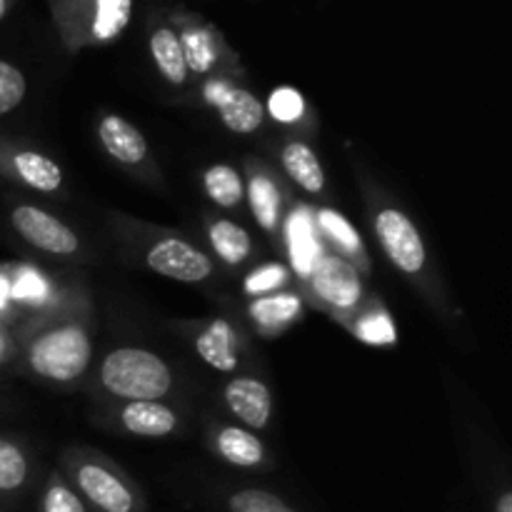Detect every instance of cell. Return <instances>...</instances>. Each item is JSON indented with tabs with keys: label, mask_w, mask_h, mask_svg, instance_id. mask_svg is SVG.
<instances>
[{
	"label": "cell",
	"mask_w": 512,
	"mask_h": 512,
	"mask_svg": "<svg viewBox=\"0 0 512 512\" xmlns=\"http://www.w3.org/2000/svg\"><path fill=\"white\" fill-rule=\"evenodd\" d=\"M150 55L168 83L183 85L188 80V65H185L183 48H180L178 33L173 28L160 25L150 33Z\"/></svg>",
	"instance_id": "cell-16"
},
{
	"label": "cell",
	"mask_w": 512,
	"mask_h": 512,
	"mask_svg": "<svg viewBox=\"0 0 512 512\" xmlns=\"http://www.w3.org/2000/svg\"><path fill=\"white\" fill-rule=\"evenodd\" d=\"M225 403L233 410L235 418L243 420L248 428L260 430L268 425L273 398L263 380L258 378H235L225 388Z\"/></svg>",
	"instance_id": "cell-10"
},
{
	"label": "cell",
	"mask_w": 512,
	"mask_h": 512,
	"mask_svg": "<svg viewBox=\"0 0 512 512\" xmlns=\"http://www.w3.org/2000/svg\"><path fill=\"white\" fill-rule=\"evenodd\" d=\"M125 430L140 438H165L178 425V415L160 400H133L123 408Z\"/></svg>",
	"instance_id": "cell-12"
},
{
	"label": "cell",
	"mask_w": 512,
	"mask_h": 512,
	"mask_svg": "<svg viewBox=\"0 0 512 512\" xmlns=\"http://www.w3.org/2000/svg\"><path fill=\"white\" fill-rule=\"evenodd\" d=\"M195 350L218 373H233L238 368V353H235V330L225 318L213 320L195 340Z\"/></svg>",
	"instance_id": "cell-13"
},
{
	"label": "cell",
	"mask_w": 512,
	"mask_h": 512,
	"mask_svg": "<svg viewBox=\"0 0 512 512\" xmlns=\"http://www.w3.org/2000/svg\"><path fill=\"white\" fill-rule=\"evenodd\" d=\"M248 198H250V210H253L260 228L275 230V225H278V218H280L278 185H275L270 178H265V175H258V178L250 180Z\"/></svg>",
	"instance_id": "cell-22"
},
{
	"label": "cell",
	"mask_w": 512,
	"mask_h": 512,
	"mask_svg": "<svg viewBox=\"0 0 512 512\" xmlns=\"http://www.w3.org/2000/svg\"><path fill=\"white\" fill-rule=\"evenodd\" d=\"M318 225H320V230H323V233L328 235L335 245H338V248L345 250V253H358V250L363 248L358 230H355L353 225L343 218V215L335 213V210H320Z\"/></svg>",
	"instance_id": "cell-26"
},
{
	"label": "cell",
	"mask_w": 512,
	"mask_h": 512,
	"mask_svg": "<svg viewBox=\"0 0 512 512\" xmlns=\"http://www.w3.org/2000/svg\"><path fill=\"white\" fill-rule=\"evenodd\" d=\"M310 278H313V290L318 293V298L330 303L333 308L350 310L360 303L363 283H360L353 265H348L345 260L320 258Z\"/></svg>",
	"instance_id": "cell-9"
},
{
	"label": "cell",
	"mask_w": 512,
	"mask_h": 512,
	"mask_svg": "<svg viewBox=\"0 0 512 512\" xmlns=\"http://www.w3.org/2000/svg\"><path fill=\"white\" fill-rule=\"evenodd\" d=\"M285 280H288V270H285L283 265L278 263L263 265V268H258L255 273L248 275V280H245V290H248L250 295H268L270 290L280 288Z\"/></svg>",
	"instance_id": "cell-31"
},
{
	"label": "cell",
	"mask_w": 512,
	"mask_h": 512,
	"mask_svg": "<svg viewBox=\"0 0 512 512\" xmlns=\"http://www.w3.org/2000/svg\"><path fill=\"white\" fill-rule=\"evenodd\" d=\"M75 485L85 503L93 505L98 512H135L138 508V500L128 483L98 463L80 465L75 470Z\"/></svg>",
	"instance_id": "cell-7"
},
{
	"label": "cell",
	"mask_w": 512,
	"mask_h": 512,
	"mask_svg": "<svg viewBox=\"0 0 512 512\" xmlns=\"http://www.w3.org/2000/svg\"><path fill=\"white\" fill-rule=\"evenodd\" d=\"M208 238L213 243L215 253L228 265L243 263L250 255V250H253L250 233L245 228H240L238 223H233V220H215L208 230Z\"/></svg>",
	"instance_id": "cell-19"
},
{
	"label": "cell",
	"mask_w": 512,
	"mask_h": 512,
	"mask_svg": "<svg viewBox=\"0 0 512 512\" xmlns=\"http://www.w3.org/2000/svg\"><path fill=\"white\" fill-rule=\"evenodd\" d=\"M40 512H88V508H85L83 498H80L75 490H70L68 485L55 480V483H50L48 490H45Z\"/></svg>",
	"instance_id": "cell-29"
},
{
	"label": "cell",
	"mask_w": 512,
	"mask_h": 512,
	"mask_svg": "<svg viewBox=\"0 0 512 512\" xmlns=\"http://www.w3.org/2000/svg\"><path fill=\"white\" fill-rule=\"evenodd\" d=\"M3 10H5V0H0V15H3Z\"/></svg>",
	"instance_id": "cell-36"
},
{
	"label": "cell",
	"mask_w": 512,
	"mask_h": 512,
	"mask_svg": "<svg viewBox=\"0 0 512 512\" xmlns=\"http://www.w3.org/2000/svg\"><path fill=\"white\" fill-rule=\"evenodd\" d=\"M148 265L158 275L180 280V283H200L213 273V263L208 255L178 238L158 240L148 250Z\"/></svg>",
	"instance_id": "cell-6"
},
{
	"label": "cell",
	"mask_w": 512,
	"mask_h": 512,
	"mask_svg": "<svg viewBox=\"0 0 512 512\" xmlns=\"http://www.w3.org/2000/svg\"><path fill=\"white\" fill-rule=\"evenodd\" d=\"M10 220H13V228L33 248L43 250V253L73 255L78 250V235L68 225L60 223L58 218L35 208V205H18L13 215H10Z\"/></svg>",
	"instance_id": "cell-5"
},
{
	"label": "cell",
	"mask_w": 512,
	"mask_h": 512,
	"mask_svg": "<svg viewBox=\"0 0 512 512\" xmlns=\"http://www.w3.org/2000/svg\"><path fill=\"white\" fill-rule=\"evenodd\" d=\"M355 333L363 343L370 345H390L395 343V325L390 323V318L385 313L378 315H365L358 325H355Z\"/></svg>",
	"instance_id": "cell-30"
},
{
	"label": "cell",
	"mask_w": 512,
	"mask_h": 512,
	"mask_svg": "<svg viewBox=\"0 0 512 512\" xmlns=\"http://www.w3.org/2000/svg\"><path fill=\"white\" fill-rule=\"evenodd\" d=\"M28 483V458L8 438H0V493L10 495Z\"/></svg>",
	"instance_id": "cell-24"
},
{
	"label": "cell",
	"mask_w": 512,
	"mask_h": 512,
	"mask_svg": "<svg viewBox=\"0 0 512 512\" xmlns=\"http://www.w3.org/2000/svg\"><path fill=\"white\" fill-rule=\"evenodd\" d=\"M283 168L288 173V178H293L305 193H323L325 188V170L320 165L318 155L313 153V148L305 143H288L283 148Z\"/></svg>",
	"instance_id": "cell-15"
},
{
	"label": "cell",
	"mask_w": 512,
	"mask_h": 512,
	"mask_svg": "<svg viewBox=\"0 0 512 512\" xmlns=\"http://www.w3.org/2000/svg\"><path fill=\"white\" fill-rule=\"evenodd\" d=\"M28 93V80L13 63L0 58V115L13 113Z\"/></svg>",
	"instance_id": "cell-27"
},
{
	"label": "cell",
	"mask_w": 512,
	"mask_h": 512,
	"mask_svg": "<svg viewBox=\"0 0 512 512\" xmlns=\"http://www.w3.org/2000/svg\"><path fill=\"white\" fill-rule=\"evenodd\" d=\"M268 110L278 123H295L303 118L305 100L295 88H278L270 95Z\"/></svg>",
	"instance_id": "cell-28"
},
{
	"label": "cell",
	"mask_w": 512,
	"mask_h": 512,
	"mask_svg": "<svg viewBox=\"0 0 512 512\" xmlns=\"http://www.w3.org/2000/svg\"><path fill=\"white\" fill-rule=\"evenodd\" d=\"M8 163L13 168V173L25 185H30L33 190H40V193H55L63 185V170H60V165L55 160L45 158L43 153L18 150V153L10 155Z\"/></svg>",
	"instance_id": "cell-14"
},
{
	"label": "cell",
	"mask_w": 512,
	"mask_h": 512,
	"mask_svg": "<svg viewBox=\"0 0 512 512\" xmlns=\"http://www.w3.org/2000/svg\"><path fill=\"white\" fill-rule=\"evenodd\" d=\"M495 512H512V495L503 493L498 498V505H495Z\"/></svg>",
	"instance_id": "cell-33"
},
{
	"label": "cell",
	"mask_w": 512,
	"mask_h": 512,
	"mask_svg": "<svg viewBox=\"0 0 512 512\" xmlns=\"http://www.w3.org/2000/svg\"><path fill=\"white\" fill-rule=\"evenodd\" d=\"M90 338L78 325H60L40 335L28 350V363L40 378L68 383L90 365Z\"/></svg>",
	"instance_id": "cell-2"
},
{
	"label": "cell",
	"mask_w": 512,
	"mask_h": 512,
	"mask_svg": "<svg viewBox=\"0 0 512 512\" xmlns=\"http://www.w3.org/2000/svg\"><path fill=\"white\" fill-rule=\"evenodd\" d=\"M3 350H5V343H3V338H0V358H3Z\"/></svg>",
	"instance_id": "cell-35"
},
{
	"label": "cell",
	"mask_w": 512,
	"mask_h": 512,
	"mask_svg": "<svg viewBox=\"0 0 512 512\" xmlns=\"http://www.w3.org/2000/svg\"><path fill=\"white\" fill-rule=\"evenodd\" d=\"M218 453L238 468H255L265 460V450L260 440L250 430L225 428L218 435Z\"/></svg>",
	"instance_id": "cell-18"
},
{
	"label": "cell",
	"mask_w": 512,
	"mask_h": 512,
	"mask_svg": "<svg viewBox=\"0 0 512 512\" xmlns=\"http://www.w3.org/2000/svg\"><path fill=\"white\" fill-rule=\"evenodd\" d=\"M205 193L220 208H235L243 200V180L230 165H213L203 178Z\"/></svg>",
	"instance_id": "cell-23"
},
{
	"label": "cell",
	"mask_w": 512,
	"mask_h": 512,
	"mask_svg": "<svg viewBox=\"0 0 512 512\" xmlns=\"http://www.w3.org/2000/svg\"><path fill=\"white\" fill-rule=\"evenodd\" d=\"M178 40L188 73L193 70V73L205 75L208 70H213L215 60H218L213 30L205 28V25H188V28H183V33H178Z\"/></svg>",
	"instance_id": "cell-17"
},
{
	"label": "cell",
	"mask_w": 512,
	"mask_h": 512,
	"mask_svg": "<svg viewBox=\"0 0 512 512\" xmlns=\"http://www.w3.org/2000/svg\"><path fill=\"white\" fill-rule=\"evenodd\" d=\"M210 103L218 108L220 118H223L225 128L233 130V133L250 135L263 125L265 120V108L253 93L243 88H233V85L225 83H208L205 88Z\"/></svg>",
	"instance_id": "cell-8"
},
{
	"label": "cell",
	"mask_w": 512,
	"mask_h": 512,
	"mask_svg": "<svg viewBox=\"0 0 512 512\" xmlns=\"http://www.w3.org/2000/svg\"><path fill=\"white\" fill-rule=\"evenodd\" d=\"M55 13L68 28L83 25L85 38L110 43L118 38L133 15V0H55Z\"/></svg>",
	"instance_id": "cell-3"
},
{
	"label": "cell",
	"mask_w": 512,
	"mask_h": 512,
	"mask_svg": "<svg viewBox=\"0 0 512 512\" xmlns=\"http://www.w3.org/2000/svg\"><path fill=\"white\" fill-rule=\"evenodd\" d=\"M288 238H290V255H293L295 268H298V273L310 275L313 273L315 263L320 260V248L318 243H315L313 223H310L305 210H298L295 218H290Z\"/></svg>",
	"instance_id": "cell-20"
},
{
	"label": "cell",
	"mask_w": 512,
	"mask_h": 512,
	"mask_svg": "<svg viewBox=\"0 0 512 512\" xmlns=\"http://www.w3.org/2000/svg\"><path fill=\"white\" fill-rule=\"evenodd\" d=\"M230 512H298L290 508L285 500H280L275 493L260 488H245L238 490L228 498Z\"/></svg>",
	"instance_id": "cell-25"
},
{
	"label": "cell",
	"mask_w": 512,
	"mask_h": 512,
	"mask_svg": "<svg viewBox=\"0 0 512 512\" xmlns=\"http://www.w3.org/2000/svg\"><path fill=\"white\" fill-rule=\"evenodd\" d=\"M98 135L103 148L108 150V155H113L118 163H143L145 155H148V140H145V135L140 133L133 123L120 118V115H105L98 125Z\"/></svg>",
	"instance_id": "cell-11"
},
{
	"label": "cell",
	"mask_w": 512,
	"mask_h": 512,
	"mask_svg": "<svg viewBox=\"0 0 512 512\" xmlns=\"http://www.w3.org/2000/svg\"><path fill=\"white\" fill-rule=\"evenodd\" d=\"M8 293H10V288H8V283H5L3 278H0V305L5 303V298H8Z\"/></svg>",
	"instance_id": "cell-34"
},
{
	"label": "cell",
	"mask_w": 512,
	"mask_h": 512,
	"mask_svg": "<svg viewBox=\"0 0 512 512\" xmlns=\"http://www.w3.org/2000/svg\"><path fill=\"white\" fill-rule=\"evenodd\" d=\"M375 233H378L380 248L390 258V263L408 275H418L425 268V243L418 228L405 213L395 208L380 210L375 218Z\"/></svg>",
	"instance_id": "cell-4"
},
{
	"label": "cell",
	"mask_w": 512,
	"mask_h": 512,
	"mask_svg": "<svg viewBox=\"0 0 512 512\" xmlns=\"http://www.w3.org/2000/svg\"><path fill=\"white\" fill-rule=\"evenodd\" d=\"M300 298L290 293H278V295H265L258 298L250 305V315L258 320V325L263 328H280V325L293 323L300 315Z\"/></svg>",
	"instance_id": "cell-21"
},
{
	"label": "cell",
	"mask_w": 512,
	"mask_h": 512,
	"mask_svg": "<svg viewBox=\"0 0 512 512\" xmlns=\"http://www.w3.org/2000/svg\"><path fill=\"white\" fill-rule=\"evenodd\" d=\"M13 293L18 300H38L40 303V300H45V295H48V285H45V280L40 278V275L25 270V273L15 280Z\"/></svg>",
	"instance_id": "cell-32"
},
{
	"label": "cell",
	"mask_w": 512,
	"mask_h": 512,
	"mask_svg": "<svg viewBox=\"0 0 512 512\" xmlns=\"http://www.w3.org/2000/svg\"><path fill=\"white\" fill-rule=\"evenodd\" d=\"M100 380L115 398L158 400L173 388V373L160 355L143 348H118L100 365Z\"/></svg>",
	"instance_id": "cell-1"
}]
</instances>
